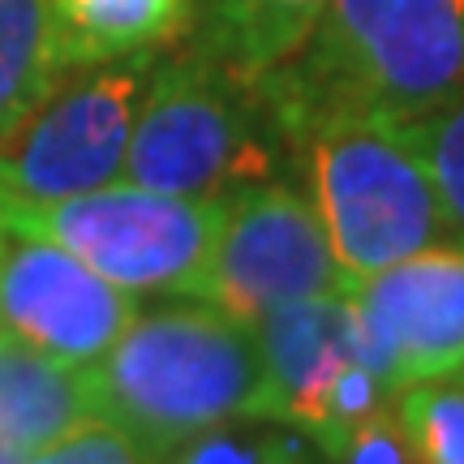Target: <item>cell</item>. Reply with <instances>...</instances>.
I'll return each instance as SVG.
<instances>
[{"label": "cell", "mask_w": 464, "mask_h": 464, "mask_svg": "<svg viewBox=\"0 0 464 464\" xmlns=\"http://www.w3.org/2000/svg\"><path fill=\"white\" fill-rule=\"evenodd\" d=\"M95 417L164 460L185 439L237 417H266V374L254 327L211 301L138 310L95 365H86Z\"/></svg>", "instance_id": "cell-1"}, {"label": "cell", "mask_w": 464, "mask_h": 464, "mask_svg": "<svg viewBox=\"0 0 464 464\" xmlns=\"http://www.w3.org/2000/svg\"><path fill=\"white\" fill-rule=\"evenodd\" d=\"M271 108L288 177L314 202L344 288L451 232L409 125L357 108Z\"/></svg>", "instance_id": "cell-2"}, {"label": "cell", "mask_w": 464, "mask_h": 464, "mask_svg": "<svg viewBox=\"0 0 464 464\" xmlns=\"http://www.w3.org/2000/svg\"><path fill=\"white\" fill-rule=\"evenodd\" d=\"M263 86L284 108L417 125L464 95V0H327L301 52Z\"/></svg>", "instance_id": "cell-3"}, {"label": "cell", "mask_w": 464, "mask_h": 464, "mask_svg": "<svg viewBox=\"0 0 464 464\" xmlns=\"http://www.w3.org/2000/svg\"><path fill=\"white\" fill-rule=\"evenodd\" d=\"M121 177L181 198H224L288 177V142L263 78L241 73L202 39L164 52L133 116Z\"/></svg>", "instance_id": "cell-4"}, {"label": "cell", "mask_w": 464, "mask_h": 464, "mask_svg": "<svg viewBox=\"0 0 464 464\" xmlns=\"http://www.w3.org/2000/svg\"><path fill=\"white\" fill-rule=\"evenodd\" d=\"M224 198H181L142 185H103L56 202H0L22 228L82 258L133 297H202Z\"/></svg>", "instance_id": "cell-5"}, {"label": "cell", "mask_w": 464, "mask_h": 464, "mask_svg": "<svg viewBox=\"0 0 464 464\" xmlns=\"http://www.w3.org/2000/svg\"><path fill=\"white\" fill-rule=\"evenodd\" d=\"M160 56L73 69L0 142V202H56L125 172L133 116Z\"/></svg>", "instance_id": "cell-6"}, {"label": "cell", "mask_w": 464, "mask_h": 464, "mask_svg": "<svg viewBox=\"0 0 464 464\" xmlns=\"http://www.w3.org/2000/svg\"><path fill=\"white\" fill-rule=\"evenodd\" d=\"M314 293H348L310 194L271 177L224 194L202 301L254 327L266 310Z\"/></svg>", "instance_id": "cell-7"}, {"label": "cell", "mask_w": 464, "mask_h": 464, "mask_svg": "<svg viewBox=\"0 0 464 464\" xmlns=\"http://www.w3.org/2000/svg\"><path fill=\"white\" fill-rule=\"evenodd\" d=\"M142 305L56 241L0 211V327L69 365H95Z\"/></svg>", "instance_id": "cell-8"}, {"label": "cell", "mask_w": 464, "mask_h": 464, "mask_svg": "<svg viewBox=\"0 0 464 464\" xmlns=\"http://www.w3.org/2000/svg\"><path fill=\"white\" fill-rule=\"evenodd\" d=\"M348 293L396 392L464 370V232L439 237Z\"/></svg>", "instance_id": "cell-9"}, {"label": "cell", "mask_w": 464, "mask_h": 464, "mask_svg": "<svg viewBox=\"0 0 464 464\" xmlns=\"http://www.w3.org/2000/svg\"><path fill=\"white\" fill-rule=\"evenodd\" d=\"M254 340L266 374L263 413L305 439L318 430L323 409L348 365L365 362L379 370L353 293H314L276 305L254 323Z\"/></svg>", "instance_id": "cell-10"}, {"label": "cell", "mask_w": 464, "mask_h": 464, "mask_svg": "<svg viewBox=\"0 0 464 464\" xmlns=\"http://www.w3.org/2000/svg\"><path fill=\"white\" fill-rule=\"evenodd\" d=\"M95 417L86 370L0 327V439L17 451L52 448Z\"/></svg>", "instance_id": "cell-11"}, {"label": "cell", "mask_w": 464, "mask_h": 464, "mask_svg": "<svg viewBox=\"0 0 464 464\" xmlns=\"http://www.w3.org/2000/svg\"><path fill=\"white\" fill-rule=\"evenodd\" d=\"M65 69L164 56L198 26L194 0H52Z\"/></svg>", "instance_id": "cell-12"}, {"label": "cell", "mask_w": 464, "mask_h": 464, "mask_svg": "<svg viewBox=\"0 0 464 464\" xmlns=\"http://www.w3.org/2000/svg\"><path fill=\"white\" fill-rule=\"evenodd\" d=\"M198 34L228 65L249 78H263L293 61L310 39L327 0H194Z\"/></svg>", "instance_id": "cell-13"}, {"label": "cell", "mask_w": 464, "mask_h": 464, "mask_svg": "<svg viewBox=\"0 0 464 464\" xmlns=\"http://www.w3.org/2000/svg\"><path fill=\"white\" fill-rule=\"evenodd\" d=\"M52 0H0V142L61 86Z\"/></svg>", "instance_id": "cell-14"}, {"label": "cell", "mask_w": 464, "mask_h": 464, "mask_svg": "<svg viewBox=\"0 0 464 464\" xmlns=\"http://www.w3.org/2000/svg\"><path fill=\"white\" fill-rule=\"evenodd\" d=\"M160 464H323L314 443L276 417H237L185 439Z\"/></svg>", "instance_id": "cell-15"}, {"label": "cell", "mask_w": 464, "mask_h": 464, "mask_svg": "<svg viewBox=\"0 0 464 464\" xmlns=\"http://www.w3.org/2000/svg\"><path fill=\"white\" fill-rule=\"evenodd\" d=\"M396 417L417 464H464V370L400 387Z\"/></svg>", "instance_id": "cell-16"}, {"label": "cell", "mask_w": 464, "mask_h": 464, "mask_svg": "<svg viewBox=\"0 0 464 464\" xmlns=\"http://www.w3.org/2000/svg\"><path fill=\"white\" fill-rule=\"evenodd\" d=\"M409 133H413V147L430 172L448 224L464 232V95L430 112L426 121L409 125Z\"/></svg>", "instance_id": "cell-17"}, {"label": "cell", "mask_w": 464, "mask_h": 464, "mask_svg": "<svg viewBox=\"0 0 464 464\" xmlns=\"http://www.w3.org/2000/svg\"><path fill=\"white\" fill-rule=\"evenodd\" d=\"M17 464H160L138 439H130L125 430H116L112 421L91 417L86 426L69 430L65 439H56L52 448L31 451Z\"/></svg>", "instance_id": "cell-18"}, {"label": "cell", "mask_w": 464, "mask_h": 464, "mask_svg": "<svg viewBox=\"0 0 464 464\" xmlns=\"http://www.w3.org/2000/svg\"><path fill=\"white\" fill-rule=\"evenodd\" d=\"M323 464H417L404 439V426L396 417V400L379 409V413L362 417L357 426H348L340 439H332L327 448H318Z\"/></svg>", "instance_id": "cell-19"}]
</instances>
